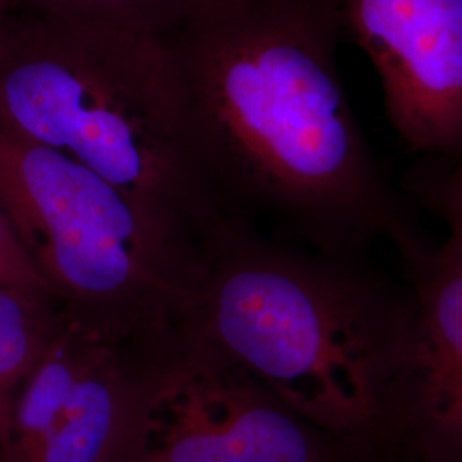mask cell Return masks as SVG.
Here are the masks:
<instances>
[{
    "mask_svg": "<svg viewBox=\"0 0 462 462\" xmlns=\"http://www.w3.org/2000/svg\"><path fill=\"white\" fill-rule=\"evenodd\" d=\"M341 0H204L162 36L216 211L284 244L362 257L427 247L368 146L337 66Z\"/></svg>",
    "mask_w": 462,
    "mask_h": 462,
    "instance_id": "cell-1",
    "label": "cell"
},
{
    "mask_svg": "<svg viewBox=\"0 0 462 462\" xmlns=\"http://www.w3.org/2000/svg\"><path fill=\"white\" fill-rule=\"evenodd\" d=\"M413 300L362 257L223 221L204 247L185 326L317 427L380 462L410 347Z\"/></svg>",
    "mask_w": 462,
    "mask_h": 462,
    "instance_id": "cell-2",
    "label": "cell"
},
{
    "mask_svg": "<svg viewBox=\"0 0 462 462\" xmlns=\"http://www.w3.org/2000/svg\"><path fill=\"white\" fill-rule=\"evenodd\" d=\"M0 127L112 183L198 257L225 221L199 179L180 89L158 36L5 13Z\"/></svg>",
    "mask_w": 462,
    "mask_h": 462,
    "instance_id": "cell-3",
    "label": "cell"
},
{
    "mask_svg": "<svg viewBox=\"0 0 462 462\" xmlns=\"http://www.w3.org/2000/svg\"><path fill=\"white\" fill-rule=\"evenodd\" d=\"M0 209L69 319L135 343L185 328L200 259L91 170L0 127Z\"/></svg>",
    "mask_w": 462,
    "mask_h": 462,
    "instance_id": "cell-4",
    "label": "cell"
},
{
    "mask_svg": "<svg viewBox=\"0 0 462 462\" xmlns=\"http://www.w3.org/2000/svg\"><path fill=\"white\" fill-rule=\"evenodd\" d=\"M114 462H380L295 413L194 332L151 370Z\"/></svg>",
    "mask_w": 462,
    "mask_h": 462,
    "instance_id": "cell-5",
    "label": "cell"
},
{
    "mask_svg": "<svg viewBox=\"0 0 462 462\" xmlns=\"http://www.w3.org/2000/svg\"><path fill=\"white\" fill-rule=\"evenodd\" d=\"M179 336L116 341L66 315L17 394L0 462H114L152 366Z\"/></svg>",
    "mask_w": 462,
    "mask_h": 462,
    "instance_id": "cell-6",
    "label": "cell"
},
{
    "mask_svg": "<svg viewBox=\"0 0 462 462\" xmlns=\"http://www.w3.org/2000/svg\"><path fill=\"white\" fill-rule=\"evenodd\" d=\"M345 38L368 57L385 114L418 154L462 152V0H341Z\"/></svg>",
    "mask_w": 462,
    "mask_h": 462,
    "instance_id": "cell-7",
    "label": "cell"
},
{
    "mask_svg": "<svg viewBox=\"0 0 462 462\" xmlns=\"http://www.w3.org/2000/svg\"><path fill=\"white\" fill-rule=\"evenodd\" d=\"M406 265L413 324L385 462H462V242Z\"/></svg>",
    "mask_w": 462,
    "mask_h": 462,
    "instance_id": "cell-8",
    "label": "cell"
},
{
    "mask_svg": "<svg viewBox=\"0 0 462 462\" xmlns=\"http://www.w3.org/2000/svg\"><path fill=\"white\" fill-rule=\"evenodd\" d=\"M64 319L53 298L0 288V450L9 440L17 394Z\"/></svg>",
    "mask_w": 462,
    "mask_h": 462,
    "instance_id": "cell-9",
    "label": "cell"
},
{
    "mask_svg": "<svg viewBox=\"0 0 462 462\" xmlns=\"http://www.w3.org/2000/svg\"><path fill=\"white\" fill-rule=\"evenodd\" d=\"M204 0H5L7 13H30L165 36Z\"/></svg>",
    "mask_w": 462,
    "mask_h": 462,
    "instance_id": "cell-10",
    "label": "cell"
},
{
    "mask_svg": "<svg viewBox=\"0 0 462 462\" xmlns=\"http://www.w3.org/2000/svg\"><path fill=\"white\" fill-rule=\"evenodd\" d=\"M0 288H13L53 298L47 281L23 247L16 231L0 209ZM55 300V298H53ZM57 301V300H55Z\"/></svg>",
    "mask_w": 462,
    "mask_h": 462,
    "instance_id": "cell-11",
    "label": "cell"
},
{
    "mask_svg": "<svg viewBox=\"0 0 462 462\" xmlns=\"http://www.w3.org/2000/svg\"><path fill=\"white\" fill-rule=\"evenodd\" d=\"M430 200L446 223L447 238L462 242V152L430 189Z\"/></svg>",
    "mask_w": 462,
    "mask_h": 462,
    "instance_id": "cell-12",
    "label": "cell"
},
{
    "mask_svg": "<svg viewBox=\"0 0 462 462\" xmlns=\"http://www.w3.org/2000/svg\"><path fill=\"white\" fill-rule=\"evenodd\" d=\"M5 13H7V5H5V0H0V21H2V17H4Z\"/></svg>",
    "mask_w": 462,
    "mask_h": 462,
    "instance_id": "cell-13",
    "label": "cell"
}]
</instances>
